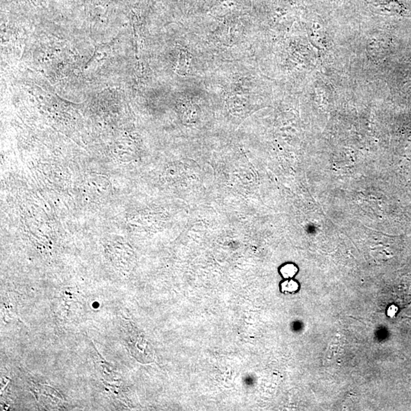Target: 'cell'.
Segmentation results:
<instances>
[{
    "label": "cell",
    "mask_w": 411,
    "mask_h": 411,
    "mask_svg": "<svg viewBox=\"0 0 411 411\" xmlns=\"http://www.w3.org/2000/svg\"><path fill=\"white\" fill-rule=\"evenodd\" d=\"M279 272L284 279H292L299 272V267L293 263H286L281 266Z\"/></svg>",
    "instance_id": "obj_1"
},
{
    "label": "cell",
    "mask_w": 411,
    "mask_h": 411,
    "mask_svg": "<svg viewBox=\"0 0 411 411\" xmlns=\"http://www.w3.org/2000/svg\"><path fill=\"white\" fill-rule=\"evenodd\" d=\"M281 292L284 293H295L299 289V284L292 279H287L281 284Z\"/></svg>",
    "instance_id": "obj_2"
},
{
    "label": "cell",
    "mask_w": 411,
    "mask_h": 411,
    "mask_svg": "<svg viewBox=\"0 0 411 411\" xmlns=\"http://www.w3.org/2000/svg\"><path fill=\"white\" fill-rule=\"evenodd\" d=\"M397 310H398V308L396 306H391L388 308V312H387V314L389 317H393V316H395L397 313Z\"/></svg>",
    "instance_id": "obj_3"
}]
</instances>
